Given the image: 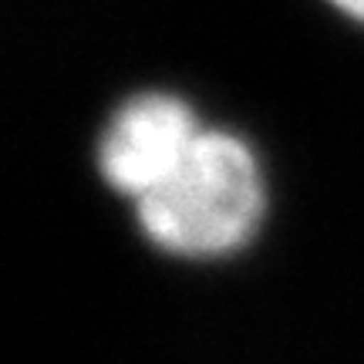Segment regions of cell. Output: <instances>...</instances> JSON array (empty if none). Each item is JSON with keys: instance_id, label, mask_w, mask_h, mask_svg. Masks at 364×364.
I'll use <instances>...</instances> for the list:
<instances>
[{"instance_id": "cell-2", "label": "cell", "mask_w": 364, "mask_h": 364, "mask_svg": "<svg viewBox=\"0 0 364 364\" xmlns=\"http://www.w3.org/2000/svg\"><path fill=\"white\" fill-rule=\"evenodd\" d=\"M206 129L193 105L172 91H139L105 122L95 162L112 193L139 203L166 182Z\"/></svg>"}, {"instance_id": "cell-3", "label": "cell", "mask_w": 364, "mask_h": 364, "mask_svg": "<svg viewBox=\"0 0 364 364\" xmlns=\"http://www.w3.org/2000/svg\"><path fill=\"white\" fill-rule=\"evenodd\" d=\"M327 4H331L338 14H344V17H351V21L364 24V0H327Z\"/></svg>"}, {"instance_id": "cell-1", "label": "cell", "mask_w": 364, "mask_h": 364, "mask_svg": "<svg viewBox=\"0 0 364 364\" xmlns=\"http://www.w3.org/2000/svg\"><path fill=\"white\" fill-rule=\"evenodd\" d=\"M267 176L253 145L226 129H203L166 182L135 203L145 240L169 257L220 260L260 233Z\"/></svg>"}]
</instances>
